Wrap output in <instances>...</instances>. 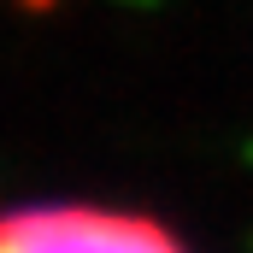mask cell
<instances>
[{
	"instance_id": "1",
	"label": "cell",
	"mask_w": 253,
	"mask_h": 253,
	"mask_svg": "<svg viewBox=\"0 0 253 253\" xmlns=\"http://www.w3.org/2000/svg\"><path fill=\"white\" fill-rule=\"evenodd\" d=\"M0 253H194L171 224L129 212V206H94V200H42L0 212Z\"/></svg>"
}]
</instances>
